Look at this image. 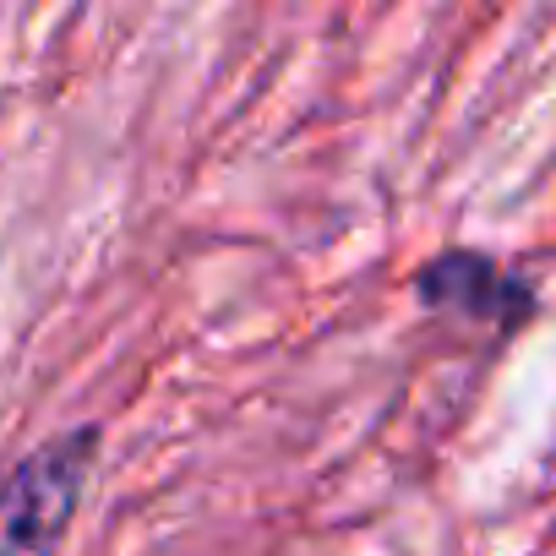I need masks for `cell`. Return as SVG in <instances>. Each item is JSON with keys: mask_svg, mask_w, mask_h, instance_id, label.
<instances>
[{"mask_svg": "<svg viewBox=\"0 0 556 556\" xmlns=\"http://www.w3.org/2000/svg\"><path fill=\"white\" fill-rule=\"evenodd\" d=\"M99 464V426H77L0 475V556H55Z\"/></svg>", "mask_w": 556, "mask_h": 556, "instance_id": "1", "label": "cell"}, {"mask_svg": "<svg viewBox=\"0 0 556 556\" xmlns=\"http://www.w3.org/2000/svg\"><path fill=\"white\" fill-rule=\"evenodd\" d=\"M415 295L431 312L447 317H469V323H491V328H518L534 306V290L523 285L518 273H507L496 256L485 251H442L437 262L420 267Z\"/></svg>", "mask_w": 556, "mask_h": 556, "instance_id": "2", "label": "cell"}]
</instances>
